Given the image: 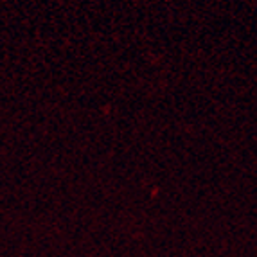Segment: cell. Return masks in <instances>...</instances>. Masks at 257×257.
Wrapping results in <instances>:
<instances>
[]
</instances>
